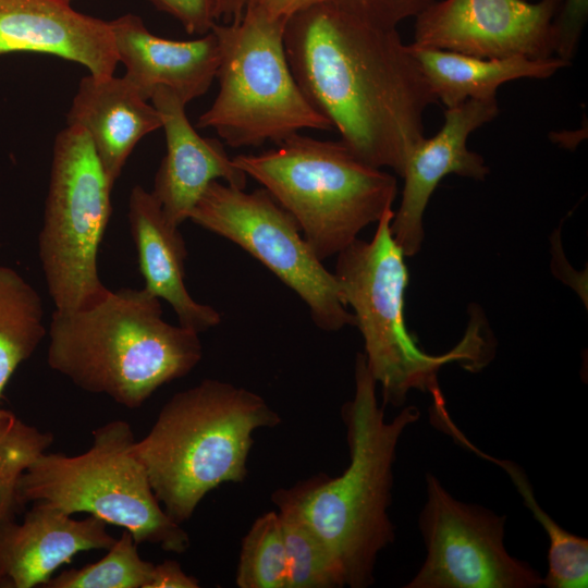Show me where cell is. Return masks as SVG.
<instances>
[{
	"instance_id": "cell-33",
	"label": "cell",
	"mask_w": 588,
	"mask_h": 588,
	"mask_svg": "<svg viewBox=\"0 0 588 588\" xmlns=\"http://www.w3.org/2000/svg\"><path fill=\"white\" fill-rule=\"evenodd\" d=\"M65 1H68V2H70V3H71V2L73 1V0H65Z\"/></svg>"
},
{
	"instance_id": "cell-11",
	"label": "cell",
	"mask_w": 588,
	"mask_h": 588,
	"mask_svg": "<svg viewBox=\"0 0 588 588\" xmlns=\"http://www.w3.org/2000/svg\"><path fill=\"white\" fill-rule=\"evenodd\" d=\"M418 517L426 558L405 588H537L542 576L504 544L506 516L452 497L426 474Z\"/></svg>"
},
{
	"instance_id": "cell-27",
	"label": "cell",
	"mask_w": 588,
	"mask_h": 588,
	"mask_svg": "<svg viewBox=\"0 0 588 588\" xmlns=\"http://www.w3.org/2000/svg\"><path fill=\"white\" fill-rule=\"evenodd\" d=\"M588 19V0H562L552 21L554 56L571 64Z\"/></svg>"
},
{
	"instance_id": "cell-28",
	"label": "cell",
	"mask_w": 588,
	"mask_h": 588,
	"mask_svg": "<svg viewBox=\"0 0 588 588\" xmlns=\"http://www.w3.org/2000/svg\"><path fill=\"white\" fill-rule=\"evenodd\" d=\"M352 12L384 27L396 28L416 17L437 0H332Z\"/></svg>"
},
{
	"instance_id": "cell-12",
	"label": "cell",
	"mask_w": 588,
	"mask_h": 588,
	"mask_svg": "<svg viewBox=\"0 0 588 588\" xmlns=\"http://www.w3.org/2000/svg\"><path fill=\"white\" fill-rule=\"evenodd\" d=\"M562 0H437L417 15L413 46L502 59L554 56Z\"/></svg>"
},
{
	"instance_id": "cell-31",
	"label": "cell",
	"mask_w": 588,
	"mask_h": 588,
	"mask_svg": "<svg viewBox=\"0 0 588 588\" xmlns=\"http://www.w3.org/2000/svg\"><path fill=\"white\" fill-rule=\"evenodd\" d=\"M199 581L186 574L181 565L173 560H167L155 565L146 588H197Z\"/></svg>"
},
{
	"instance_id": "cell-8",
	"label": "cell",
	"mask_w": 588,
	"mask_h": 588,
	"mask_svg": "<svg viewBox=\"0 0 588 588\" xmlns=\"http://www.w3.org/2000/svg\"><path fill=\"white\" fill-rule=\"evenodd\" d=\"M286 22L244 13L216 22L220 60L218 94L197 120L233 148L278 144L303 130L331 131L307 99L290 68L283 42Z\"/></svg>"
},
{
	"instance_id": "cell-15",
	"label": "cell",
	"mask_w": 588,
	"mask_h": 588,
	"mask_svg": "<svg viewBox=\"0 0 588 588\" xmlns=\"http://www.w3.org/2000/svg\"><path fill=\"white\" fill-rule=\"evenodd\" d=\"M151 103L159 111L167 152L151 191L168 221L180 226L213 181L245 189L247 175L234 166L222 143L200 136L186 117V105L170 89L157 88Z\"/></svg>"
},
{
	"instance_id": "cell-30",
	"label": "cell",
	"mask_w": 588,
	"mask_h": 588,
	"mask_svg": "<svg viewBox=\"0 0 588 588\" xmlns=\"http://www.w3.org/2000/svg\"><path fill=\"white\" fill-rule=\"evenodd\" d=\"M323 1L328 0H247L244 13L286 22L298 11Z\"/></svg>"
},
{
	"instance_id": "cell-4",
	"label": "cell",
	"mask_w": 588,
	"mask_h": 588,
	"mask_svg": "<svg viewBox=\"0 0 588 588\" xmlns=\"http://www.w3.org/2000/svg\"><path fill=\"white\" fill-rule=\"evenodd\" d=\"M280 421L259 394L206 379L162 406L133 453L166 513L182 524L208 492L245 479L255 430Z\"/></svg>"
},
{
	"instance_id": "cell-23",
	"label": "cell",
	"mask_w": 588,
	"mask_h": 588,
	"mask_svg": "<svg viewBox=\"0 0 588 588\" xmlns=\"http://www.w3.org/2000/svg\"><path fill=\"white\" fill-rule=\"evenodd\" d=\"M279 507L286 558L287 588H336L345 577L324 540L289 502L272 498Z\"/></svg>"
},
{
	"instance_id": "cell-9",
	"label": "cell",
	"mask_w": 588,
	"mask_h": 588,
	"mask_svg": "<svg viewBox=\"0 0 588 588\" xmlns=\"http://www.w3.org/2000/svg\"><path fill=\"white\" fill-rule=\"evenodd\" d=\"M88 134L66 125L53 144L38 255L57 310L86 308L109 292L98 252L111 217V189Z\"/></svg>"
},
{
	"instance_id": "cell-19",
	"label": "cell",
	"mask_w": 588,
	"mask_h": 588,
	"mask_svg": "<svg viewBox=\"0 0 588 588\" xmlns=\"http://www.w3.org/2000/svg\"><path fill=\"white\" fill-rule=\"evenodd\" d=\"M66 125L89 136L114 185L138 142L160 128L159 111L123 76H84L66 114Z\"/></svg>"
},
{
	"instance_id": "cell-20",
	"label": "cell",
	"mask_w": 588,
	"mask_h": 588,
	"mask_svg": "<svg viewBox=\"0 0 588 588\" xmlns=\"http://www.w3.org/2000/svg\"><path fill=\"white\" fill-rule=\"evenodd\" d=\"M437 101L445 108L468 99H497L499 87L518 78H549L569 65L558 57L486 59L409 44Z\"/></svg>"
},
{
	"instance_id": "cell-14",
	"label": "cell",
	"mask_w": 588,
	"mask_h": 588,
	"mask_svg": "<svg viewBox=\"0 0 588 588\" xmlns=\"http://www.w3.org/2000/svg\"><path fill=\"white\" fill-rule=\"evenodd\" d=\"M37 52L110 76L119 63L109 22L81 13L65 0H0V54Z\"/></svg>"
},
{
	"instance_id": "cell-24",
	"label": "cell",
	"mask_w": 588,
	"mask_h": 588,
	"mask_svg": "<svg viewBox=\"0 0 588 588\" xmlns=\"http://www.w3.org/2000/svg\"><path fill=\"white\" fill-rule=\"evenodd\" d=\"M154 566L139 556L132 534L124 529L99 561L65 569L41 588H146Z\"/></svg>"
},
{
	"instance_id": "cell-34",
	"label": "cell",
	"mask_w": 588,
	"mask_h": 588,
	"mask_svg": "<svg viewBox=\"0 0 588 588\" xmlns=\"http://www.w3.org/2000/svg\"><path fill=\"white\" fill-rule=\"evenodd\" d=\"M527 1H529V0H527Z\"/></svg>"
},
{
	"instance_id": "cell-2",
	"label": "cell",
	"mask_w": 588,
	"mask_h": 588,
	"mask_svg": "<svg viewBox=\"0 0 588 588\" xmlns=\"http://www.w3.org/2000/svg\"><path fill=\"white\" fill-rule=\"evenodd\" d=\"M354 378V396L341 409L350 449L347 468L338 477L319 475L278 489L272 498L292 504L324 540L341 564L345 586L366 588L375 583L379 553L395 538L388 513L393 465L399 441L419 420L420 411L406 406L388 421L363 353L356 355Z\"/></svg>"
},
{
	"instance_id": "cell-16",
	"label": "cell",
	"mask_w": 588,
	"mask_h": 588,
	"mask_svg": "<svg viewBox=\"0 0 588 588\" xmlns=\"http://www.w3.org/2000/svg\"><path fill=\"white\" fill-rule=\"evenodd\" d=\"M91 515L75 519L47 505L32 503L21 523L0 529V588L41 587L60 566L83 551L109 550L117 538Z\"/></svg>"
},
{
	"instance_id": "cell-32",
	"label": "cell",
	"mask_w": 588,
	"mask_h": 588,
	"mask_svg": "<svg viewBox=\"0 0 588 588\" xmlns=\"http://www.w3.org/2000/svg\"><path fill=\"white\" fill-rule=\"evenodd\" d=\"M247 0H216V21L233 23L242 19Z\"/></svg>"
},
{
	"instance_id": "cell-29",
	"label": "cell",
	"mask_w": 588,
	"mask_h": 588,
	"mask_svg": "<svg viewBox=\"0 0 588 588\" xmlns=\"http://www.w3.org/2000/svg\"><path fill=\"white\" fill-rule=\"evenodd\" d=\"M176 19L189 35L209 33L216 21V0H149Z\"/></svg>"
},
{
	"instance_id": "cell-21",
	"label": "cell",
	"mask_w": 588,
	"mask_h": 588,
	"mask_svg": "<svg viewBox=\"0 0 588 588\" xmlns=\"http://www.w3.org/2000/svg\"><path fill=\"white\" fill-rule=\"evenodd\" d=\"M443 432L457 444L504 469L522 495L525 505L544 529L549 538V549L548 569L542 576V586L586 588L588 586V540L564 529L539 505L532 486L525 471L516 463L497 458L479 450L453 420L445 422Z\"/></svg>"
},
{
	"instance_id": "cell-6",
	"label": "cell",
	"mask_w": 588,
	"mask_h": 588,
	"mask_svg": "<svg viewBox=\"0 0 588 588\" xmlns=\"http://www.w3.org/2000/svg\"><path fill=\"white\" fill-rule=\"evenodd\" d=\"M232 161L295 219L321 261L377 223L397 194L394 175L362 161L341 140L296 133Z\"/></svg>"
},
{
	"instance_id": "cell-7",
	"label": "cell",
	"mask_w": 588,
	"mask_h": 588,
	"mask_svg": "<svg viewBox=\"0 0 588 588\" xmlns=\"http://www.w3.org/2000/svg\"><path fill=\"white\" fill-rule=\"evenodd\" d=\"M135 441L131 425L117 419L97 427L81 454L41 453L21 477L22 507L40 502L69 515L86 513L130 531L137 544L184 552L189 537L156 498L133 453Z\"/></svg>"
},
{
	"instance_id": "cell-18",
	"label": "cell",
	"mask_w": 588,
	"mask_h": 588,
	"mask_svg": "<svg viewBox=\"0 0 588 588\" xmlns=\"http://www.w3.org/2000/svg\"><path fill=\"white\" fill-rule=\"evenodd\" d=\"M127 218L144 289L166 301L184 328L200 333L219 324L220 314L213 307L196 302L188 293L184 283L185 241L179 226L168 221L151 192L139 185L132 188Z\"/></svg>"
},
{
	"instance_id": "cell-10",
	"label": "cell",
	"mask_w": 588,
	"mask_h": 588,
	"mask_svg": "<svg viewBox=\"0 0 588 588\" xmlns=\"http://www.w3.org/2000/svg\"><path fill=\"white\" fill-rule=\"evenodd\" d=\"M188 219L265 265L307 305L319 329L333 332L355 326L334 273L314 253L295 219L264 187L248 193L213 181Z\"/></svg>"
},
{
	"instance_id": "cell-17",
	"label": "cell",
	"mask_w": 588,
	"mask_h": 588,
	"mask_svg": "<svg viewBox=\"0 0 588 588\" xmlns=\"http://www.w3.org/2000/svg\"><path fill=\"white\" fill-rule=\"evenodd\" d=\"M123 77L146 99L166 87L185 105L206 94L216 78L220 50L210 30L192 40L154 35L132 13L109 21Z\"/></svg>"
},
{
	"instance_id": "cell-13",
	"label": "cell",
	"mask_w": 588,
	"mask_h": 588,
	"mask_svg": "<svg viewBox=\"0 0 588 588\" xmlns=\"http://www.w3.org/2000/svg\"><path fill=\"white\" fill-rule=\"evenodd\" d=\"M499 114L497 99H468L445 108L444 122L431 137H424L411 150L402 177L400 207L390 228L405 257L417 254L424 242L422 218L440 181L449 174L485 180L489 173L483 158L468 149L469 135Z\"/></svg>"
},
{
	"instance_id": "cell-5",
	"label": "cell",
	"mask_w": 588,
	"mask_h": 588,
	"mask_svg": "<svg viewBox=\"0 0 588 588\" xmlns=\"http://www.w3.org/2000/svg\"><path fill=\"white\" fill-rule=\"evenodd\" d=\"M393 216L388 209L370 241L356 238L341 250L333 273L344 304L354 310L366 364L381 387L384 405L401 407L412 390L440 391L438 375L444 365L460 363L477 371L491 355L479 321H471L460 343L440 355L425 352L408 332L404 294L409 277L405 255L391 232Z\"/></svg>"
},
{
	"instance_id": "cell-26",
	"label": "cell",
	"mask_w": 588,
	"mask_h": 588,
	"mask_svg": "<svg viewBox=\"0 0 588 588\" xmlns=\"http://www.w3.org/2000/svg\"><path fill=\"white\" fill-rule=\"evenodd\" d=\"M53 442V434L12 414L0 422V529L22 507L19 483L27 467Z\"/></svg>"
},
{
	"instance_id": "cell-3",
	"label": "cell",
	"mask_w": 588,
	"mask_h": 588,
	"mask_svg": "<svg viewBox=\"0 0 588 588\" xmlns=\"http://www.w3.org/2000/svg\"><path fill=\"white\" fill-rule=\"evenodd\" d=\"M198 334L167 322L160 299L144 287L109 290L86 308L54 309L47 363L79 389L137 409L198 365Z\"/></svg>"
},
{
	"instance_id": "cell-25",
	"label": "cell",
	"mask_w": 588,
	"mask_h": 588,
	"mask_svg": "<svg viewBox=\"0 0 588 588\" xmlns=\"http://www.w3.org/2000/svg\"><path fill=\"white\" fill-rule=\"evenodd\" d=\"M287 558L279 513L259 516L242 541L240 588H287Z\"/></svg>"
},
{
	"instance_id": "cell-1",
	"label": "cell",
	"mask_w": 588,
	"mask_h": 588,
	"mask_svg": "<svg viewBox=\"0 0 588 588\" xmlns=\"http://www.w3.org/2000/svg\"><path fill=\"white\" fill-rule=\"evenodd\" d=\"M283 42L293 75L310 103L362 161L402 176L424 137L437 99L409 45L328 0L292 15Z\"/></svg>"
},
{
	"instance_id": "cell-22",
	"label": "cell",
	"mask_w": 588,
	"mask_h": 588,
	"mask_svg": "<svg viewBox=\"0 0 588 588\" xmlns=\"http://www.w3.org/2000/svg\"><path fill=\"white\" fill-rule=\"evenodd\" d=\"M46 333L40 295L19 272L0 265V422L13 414L1 407L10 378Z\"/></svg>"
}]
</instances>
